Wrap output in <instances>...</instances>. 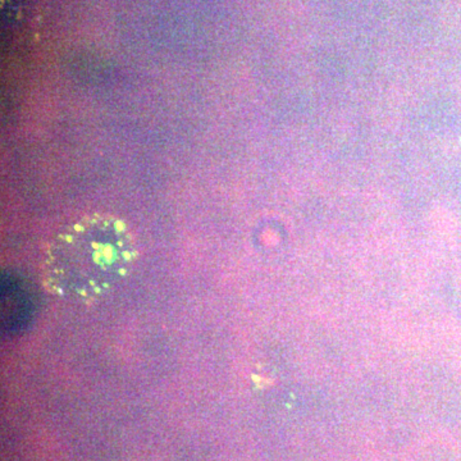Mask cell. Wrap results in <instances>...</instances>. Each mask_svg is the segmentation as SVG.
I'll use <instances>...</instances> for the list:
<instances>
[{
    "instance_id": "1",
    "label": "cell",
    "mask_w": 461,
    "mask_h": 461,
    "mask_svg": "<svg viewBox=\"0 0 461 461\" xmlns=\"http://www.w3.org/2000/svg\"><path fill=\"white\" fill-rule=\"evenodd\" d=\"M136 257L126 223L107 214L84 215L62 227L49 242L44 286L55 298L90 304L125 281Z\"/></svg>"
}]
</instances>
